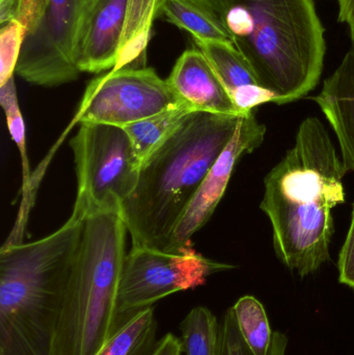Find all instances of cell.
Listing matches in <instances>:
<instances>
[{
  "label": "cell",
  "instance_id": "obj_1",
  "mask_svg": "<svg viewBox=\"0 0 354 355\" xmlns=\"http://www.w3.org/2000/svg\"><path fill=\"white\" fill-rule=\"evenodd\" d=\"M348 171L324 123L303 121L295 144L264 180L260 208L272 225L278 260L301 277L330 260L333 209L344 204Z\"/></svg>",
  "mask_w": 354,
  "mask_h": 355
},
{
  "label": "cell",
  "instance_id": "obj_2",
  "mask_svg": "<svg viewBox=\"0 0 354 355\" xmlns=\"http://www.w3.org/2000/svg\"><path fill=\"white\" fill-rule=\"evenodd\" d=\"M278 105L307 96L319 83L326 29L314 0H203Z\"/></svg>",
  "mask_w": 354,
  "mask_h": 355
},
{
  "label": "cell",
  "instance_id": "obj_3",
  "mask_svg": "<svg viewBox=\"0 0 354 355\" xmlns=\"http://www.w3.org/2000/svg\"><path fill=\"white\" fill-rule=\"evenodd\" d=\"M85 218L0 250V355H57V339Z\"/></svg>",
  "mask_w": 354,
  "mask_h": 355
},
{
  "label": "cell",
  "instance_id": "obj_4",
  "mask_svg": "<svg viewBox=\"0 0 354 355\" xmlns=\"http://www.w3.org/2000/svg\"><path fill=\"white\" fill-rule=\"evenodd\" d=\"M240 118L193 112L143 162L136 187L120 209L132 248L170 252L177 225Z\"/></svg>",
  "mask_w": 354,
  "mask_h": 355
},
{
  "label": "cell",
  "instance_id": "obj_5",
  "mask_svg": "<svg viewBox=\"0 0 354 355\" xmlns=\"http://www.w3.org/2000/svg\"><path fill=\"white\" fill-rule=\"evenodd\" d=\"M126 225L118 210L89 213L71 275L57 355H97L120 331L118 295L126 260Z\"/></svg>",
  "mask_w": 354,
  "mask_h": 355
},
{
  "label": "cell",
  "instance_id": "obj_6",
  "mask_svg": "<svg viewBox=\"0 0 354 355\" xmlns=\"http://www.w3.org/2000/svg\"><path fill=\"white\" fill-rule=\"evenodd\" d=\"M77 175L72 214L118 210L136 187L141 162L122 127L81 123L71 139Z\"/></svg>",
  "mask_w": 354,
  "mask_h": 355
},
{
  "label": "cell",
  "instance_id": "obj_7",
  "mask_svg": "<svg viewBox=\"0 0 354 355\" xmlns=\"http://www.w3.org/2000/svg\"><path fill=\"white\" fill-rule=\"evenodd\" d=\"M234 268L233 265L205 258L195 250L172 252L132 248L125 260L118 290L120 329L158 300L201 287L211 275Z\"/></svg>",
  "mask_w": 354,
  "mask_h": 355
},
{
  "label": "cell",
  "instance_id": "obj_8",
  "mask_svg": "<svg viewBox=\"0 0 354 355\" xmlns=\"http://www.w3.org/2000/svg\"><path fill=\"white\" fill-rule=\"evenodd\" d=\"M180 104L154 69L122 68L89 81L74 119L123 128Z\"/></svg>",
  "mask_w": 354,
  "mask_h": 355
},
{
  "label": "cell",
  "instance_id": "obj_9",
  "mask_svg": "<svg viewBox=\"0 0 354 355\" xmlns=\"http://www.w3.org/2000/svg\"><path fill=\"white\" fill-rule=\"evenodd\" d=\"M89 0H48L47 14L37 33L25 39L16 75L31 85L60 87L77 80L75 42Z\"/></svg>",
  "mask_w": 354,
  "mask_h": 355
},
{
  "label": "cell",
  "instance_id": "obj_10",
  "mask_svg": "<svg viewBox=\"0 0 354 355\" xmlns=\"http://www.w3.org/2000/svg\"><path fill=\"white\" fill-rule=\"evenodd\" d=\"M265 135L266 127L259 123L254 112L241 116L234 135L206 175L177 225L170 252L193 250L191 240L210 220L224 198L237 162L245 154L253 153L258 149L263 143Z\"/></svg>",
  "mask_w": 354,
  "mask_h": 355
},
{
  "label": "cell",
  "instance_id": "obj_11",
  "mask_svg": "<svg viewBox=\"0 0 354 355\" xmlns=\"http://www.w3.org/2000/svg\"><path fill=\"white\" fill-rule=\"evenodd\" d=\"M128 0H89L75 42L73 60L79 72L114 70L126 22Z\"/></svg>",
  "mask_w": 354,
  "mask_h": 355
},
{
  "label": "cell",
  "instance_id": "obj_12",
  "mask_svg": "<svg viewBox=\"0 0 354 355\" xmlns=\"http://www.w3.org/2000/svg\"><path fill=\"white\" fill-rule=\"evenodd\" d=\"M166 83L177 99L193 112L242 116L211 64L197 48L181 54Z\"/></svg>",
  "mask_w": 354,
  "mask_h": 355
},
{
  "label": "cell",
  "instance_id": "obj_13",
  "mask_svg": "<svg viewBox=\"0 0 354 355\" xmlns=\"http://www.w3.org/2000/svg\"><path fill=\"white\" fill-rule=\"evenodd\" d=\"M313 100L336 133L345 168L354 173V48L351 46Z\"/></svg>",
  "mask_w": 354,
  "mask_h": 355
},
{
  "label": "cell",
  "instance_id": "obj_14",
  "mask_svg": "<svg viewBox=\"0 0 354 355\" xmlns=\"http://www.w3.org/2000/svg\"><path fill=\"white\" fill-rule=\"evenodd\" d=\"M0 105L6 114L8 131L18 148L21 164H22V204L19 211L16 225L8 240L10 243H22L27 217H28L30 207L33 206L35 194L33 192V177L30 175L28 156H27L26 130H25L24 120L19 105L15 76L6 81L4 85H0Z\"/></svg>",
  "mask_w": 354,
  "mask_h": 355
},
{
  "label": "cell",
  "instance_id": "obj_15",
  "mask_svg": "<svg viewBox=\"0 0 354 355\" xmlns=\"http://www.w3.org/2000/svg\"><path fill=\"white\" fill-rule=\"evenodd\" d=\"M163 0H128L126 22L114 70L145 67V51L151 39L152 26Z\"/></svg>",
  "mask_w": 354,
  "mask_h": 355
},
{
  "label": "cell",
  "instance_id": "obj_16",
  "mask_svg": "<svg viewBox=\"0 0 354 355\" xmlns=\"http://www.w3.org/2000/svg\"><path fill=\"white\" fill-rule=\"evenodd\" d=\"M164 20L191 33L195 42L232 43L230 35L203 0H163Z\"/></svg>",
  "mask_w": 354,
  "mask_h": 355
},
{
  "label": "cell",
  "instance_id": "obj_17",
  "mask_svg": "<svg viewBox=\"0 0 354 355\" xmlns=\"http://www.w3.org/2000/svg\"><path fill=\"white\" fill-rule=\"evenodd\" d=\"M193 112H195L188 106L180 104L145 120L123 127L128 135L132 143L133 149L141 164Z\"/></svg>",
  "mask_w": 354,
  "mask_h": 355
},
{
  "label": "cell",
  "instance_id": "obj_18",
  "mask_svg": "<svg viewBox=\"0 0 354 355\" xmlns=\"http://www.w3.org/2000/svg\"><path fill=\"white\" fill-rule=\"evenodd\" d=\"M195 44L211 64L230 98L249 85L259 83L249 62L232 43L195 42Z\"/></svg>",
  "mask_w": 354,
  "mask_h": 355
},
{
  "label": "cell",
  "instance_id": "obj_19",
  "mask_svg": "<svg viewBox=\"0 0 354 355\" xmlns=\"http://www.w3.org/2000/svg\"><path fill=\"white\" fill-rule=\"evenodd\" d=\"M154 311L151 306L133 317L97 355H151L158 342Z\"/></svg>",
  "mask_w": 354,
  "mask_h": 355
},
{
  "label": "cell",
  "instance_id": "obj_20",
  "mask_svg": "<svg viewBox=\"0 0 354 355\" xmlns=\"http://www.w3.org/2000/svg\"><path fill=\"white\" fill-rule=\"evenodd\" d=\"M181 342L186 355H220V324L205 306H195L180 323Z\"/></svg>",
  "mask_w": 354,
  "mask_h": 355
},
{
  "label": "cell",
  "instance_id": "obj_21",
  "mask_svg": "<svg viewBox=\"0 0 354 355\" xmlns=\"http://www.w3.org/2000/svg\"><path fill=\"white\" fill-rule=\"evenodd\" d=\"M241 336L254 355H268L274 334L263 304L254 296H243L232 306Z\"/></svg>",
  "mask_w": 354,
  "mask_h": 355
},
{
  "label": "cell",
  "instance_id": "obj_22",
  "mask_svg": "<svg viewBox=\"0 0 354 355\" xmlns=\"http://www.w3.org/2000/svg\"><path fill=\"white\" fill-rule=\"evenodd\" d=\"M288 340L284 334H274L268 355H286ZM220 355H254L241 336L233 309L227 311L220 323Z\"/></svg>",
  "mask_w": 354,
  "mask_h": 355
},
{
  "label": "cell",
  "instance_id": "obj_23",
  "mask_svg": "<svg viewBox=\"0 0 354 355\" xmlns=\"http://www.w3.org/2000/svg\"><path fill=\"white\" fill-rule=\"evenodd\" d=\"M26 35V28L18 21L2 25L0 29V85L16 76L17 64Z\"/></svg>",
  "mask_w": 354,
  "mask_h": 355
},
{
  "label": "cell",
  "instance_id": "obj_24",
  "mask_svg": "<svg viewBox=\"0 0 354 355\" xmlns=\"http://www.w3.org/2000/svg\"><path fill=\"white\" fill-rule=\"evenodd\" d=\"M48 0H19L16 21L26 28V37L37 33L47 14Z\"/></svg>",
  "mask_w": 354,
  "mask_h": 355
},
{
  "label": "cell",
  "instance_id": "obj_25",
  "mask_svg": "<svg viewBox=\"0 0 354 355\" xmlns=\"http://www.w3.org/2000/svg\"><path fill=\"white\" fill-rule=\"evenodd\" d=\"M338 268L341 283L354 289V204L351 227L339 256Z\"/></svg>",
  "mask_w": 354,
  "mask_h": 355
},
{
  "label": "cell",
  "instance_id": "obj_26",
  "mask_svg": "<svg viewBox=\"0 0 354 355\" xmlns=\"http://www.w3.org/2000/svg\"><path fill=\"white\" fill-rule=\"evenodd\" d=\"M183 346L180 338L168 333L158 340L151 355H182Z\"/></svg>",
  "mask_w": 354,
  "mask_h": 355
},
{
  "label": "cell",
  "instance_id": "obj_27",
  "mask_svg": "<svg viewBox=\"0 0 354 355\" xmlns=\"http://www.w3.org/2000/svg\"><path fill=\"white\" fill-rule=\"evenodd\" d=\"M338 20L348 26L349 31L354 29V0H338Z\"/></svg>",
  "mask_w": 354,
  "mask_h": 355
},
{
  "label": "cell",
  "instance_id": "obj_28",
  "mask_svg": "<svg viewBox=\"0 0 354 355\" xmlns=\"http://www.w3.org/2000/svg\"><path fill=\"white\" fill-rule=\"evenodd\" d=\"M19 0H0V24L16 20Z\"/></svg>",
  "mask_w": 354,
  "mask_h": 355
},
{
  "label": "cell",
  "instance_id": "obj_29",
  "mask_svg": "<svg viewBox=\"0 0 354 355\" xmlns=\"http://www.w3.org/2000/svg\"><path fill=\"white\" fill-rule=\"evenodd\" d=\"M351 47L354 48V29L351 31Z\"/></svg>",
  "mask_w": 354,
  "mask_h": 355
}]
</instances>
